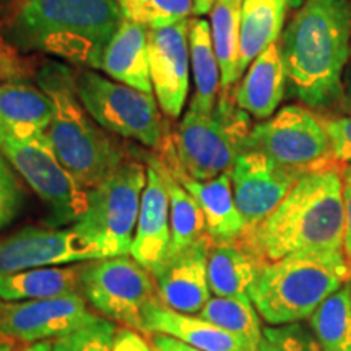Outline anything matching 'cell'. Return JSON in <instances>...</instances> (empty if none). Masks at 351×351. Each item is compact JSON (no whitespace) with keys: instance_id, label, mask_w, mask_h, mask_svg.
I'll use <instances>...</instances> for the list:
<instances>
[{"instance_id":"7c38bea8","label":"cell","mask_w":351,"mask_h":351,"mask_svg":"<svg viewBox=\"0 0 351 351\" xmlns=\"http://www.w3.org/2000/svg\"><path fill=\"white\" fill-rule=\"evenodd\" d=\"M95 258L104 254L73 226H25L0 238V275Z\"/></svg>"},{"instance_id":"9a60e30c","label":"cell","mask_w":351,"mask_h":351,"mask_svg":"<svg viewBox=\"0 0 351 351\" xmlns=\"http://www.w3.org/2000/svg\"><path fill=\"white\" fill-rule=\"evenodd\" d=\"M191 20L148 28V65L153 93L161 112L181 117L189 95Z\"/></svg>"},{"instance_id":"8992f818","label":"cell","mask_w":351,"mask_h":351,"mask_svg":"<svg viewBox=\"0 0 351 351\" xmlns=\"http://www.w3.org/2000/svg\"><path fill=\"white\" fill-rule=\"evenodd\" d=\"M251 130L247 112L236 104L234 98L230 99V95L223 93L213 111L189 108L171 140L186 173L197 181H208L230 173L245 150Z\"/></svg>"},{"instance_id":"1f68e13d","label":"cell","mask_w":351,"mask_h":351,"mask_svg":"<svg viewBox=\"0 0 351 351\" xmlns=\"http://www.w3.org/2000/svg\"><path fill=\"white\" fill-rule=\"evenodd\" d=\"M116 332L111 320L98 317L56 339L52 351H112Z\"/></svg>"},{"instance_id":"6da1fadb","label":"cell","mask_w":351,"mask_h":351,"mask_svg":"<svg viewBox=\"0 0 351 351\" xmlns=\"http://www.w3.org/2000/svg\"><path fill=\"white\" fill-rule=\"evenodd\" d=\"M241 243L261 263L291 254H345L343 176L337 165L304 173L289 194Z\"/></svg>"},{"instance_id":"b9f144b4","label":"cell","mask_w":351,"mask_h":351,"mask_svg":"<svg viewBox=\"0 0 351 351\" xmlns=\"http://www.w3.org/2000/svg\"><path fill=\"white\" fill-rule=\"evenodd\" d=\"M217 0H194V13L197 16H204L212 12Z\"/></svg>"},{"instance_id":"ac0fdd59","label":"cell","mask_w":351,"mask_h":351,"mask_svg":"<svg viewBox=\"0 0 351 351\" xmlns=\"http://www.w3.org/2000/svg\"><path fill=\"white\" fill-rule=\"evenodd\" d=\"M145 165L147 184L142 194L130 256L152 274L165 261L171 247L169 197L156 156L145 155Z\"/></svg>"},{"instance_id":"3957f363","label":"cell","mask_w":351,"mask_h":351,"mask_svg":"<svg viewBox=\"0 0 351 351\" xmlns=\"http://www.w3.org/2000/svg\"><path fill=\"white\" fill-rule=\"evenodd\" d=\"M124 19L119 0H25L7 13L3 38L16 51L98 70Z\"/></svg>"},{"instance_id":"5b68a950","label":"cell","mask_w":351,"mask_h":351,"mask_svg":"<svg viewBox=\"0 0 351 351\" xmlns=\"http://www.w3.org/2000/svg\"><path fill=\"white\" fill-rule=\"evenodd\" d=\"M346 283L345 254H291L258 267L249 298L269 326H287L309 319Z\"/></svg>"},{"instance_id":"603a6c76","label":"cell","mask_w":351,"mask_h":351,"mask_svg":"<svg viewBox=\"0 0 351 351\" xmlns=\"http://www.w3.org/2000/svg\"><path fill=\"white\" fill-rule=\"evenodd\" d=\"M262 263L241 241L213 243L208 247L207 276L215 296L249 298L257 270Z\"/></svg>"},{"instance_id":"4fadbf2b","label":"cell","mask_w":351,"mask_h":351,"mask_svg":"<svg viewBox=\"0 0 351 351\" xmlns=\"http://www.w3.org/2000/svg\"><path fill=\"white\" fill-rule=\"evenodd\" d=\"M96 319L78 291L47 300H0V340L49 341Z\"/></svg>"},{"instance_id":"d4e9b609","label":"cell","mask_w":351,"mask_h":351,"mask_svg":"<svg viewBox=\"0 0 351 351\" xmlns=\"http://www.w3.org/2000/svg\"><path fill=\"white\" fill-rule=\"evenodd\" d=\"M189 47H191V67L195 90L189 108L210 112L217 106L219 98L221 72H219V64L215 54L212 29L205 19L191 20Z\"/></svg>"},{"instance_id":"52a82bcc","label":"cell","mask_w":351,"mask_h":351,"mask_svg":"<svg viewBox=\"0 0 351 351\" xmlns=\"http://www.w3.org/2000/svg\"><path fill=\"white\" fill-rule=\"evenodd\" d=\"M145 184L147 165L127 160L106 181L88 191L85 212L72 226L104 257L129 256Z\"/></svg>"},{"instance_id":"ee69618b","label":"cell","mask_w":351,"mask_h":351,"mask_svg":"<svg viewBox=\"0 0 351 351\" xmlns=\"http://www.w3.org/2000/svg\"><path fill=\"white\" fill-rule=\"evenodd\" d=\"M350 283H351V267H350Z\"/></svg>"},{"instance_id":"cb8c5ba5","label":"cell","mask_w":351,"mask_h":351,"mask_svg":"<svg viewBox=\"0 0 351 351\" xmlns=\"http://www.w3.org/2000/svg\"><path fill=\"white\" fill-rule=\"evenodd\" d=\"M293 0H244L241 10L239 77L282 34L285 16Z\"/></svg>"},{"instance_id":"4316f807","label":"cell","mask_w":351,"mask_h":351,"mask_svg":"<svg viewBox=\"0 0 351 351\" xmlns=\"http://www.w3.org/2000/svg\"><path fill=\"white\" fill-rule=\"evenodd\" d=\"M244 0H217L210 12V29L221 72V93L230 90L239 80V36L241 10Z\"/></svg>"},{"instance_id":"44dd1931","label":"cell","mask_w":351,"mask_h":351,"mask_svg":"<svg viewBox=\"0 0 351 351\" xmlns=\"http://www.w3.org/2000/svg\"><path fill=\"white\" fill-rule=\"evenodd\" d=\"M98 70L112 80L153 93L148 65V28L124 19L101 54Z\"/></svg>"},{"instance_id":"30bf717a","label":"cell","mask_w":351,"mask_h":351,"mask_svg":"<svg viewBox=\"0 0 351 351\" xmlns=\"http://www.w3.org/2000/svg\"><path fill=\"white\" fill-rule=\"evenodd\" d=\"M80 288L101 315L143 333L145 311L160 301L150 271L129 256L86 263L80 269Z\"/></svg>"},{"instance_id":"8d00e7d4","label":"cell","mask_w":351,"mask_h":351,"mask_svg":"<svg viewBox=\"0 0 351 351\" xmlns=\"http://www.w3.org/2000/svg\"><path fill=\"white\" fill-rule=\"evenodd\" d=\"M112 351H152V346L134 328H119L114 337Z\"/></svg>"},{"instance_id":"e0dca14e","label":"cell","mask_w":351,"mask_h":351,"mask_svg":"<svg viewBox=\"0 0 351 351\" xmlns=\"http://www.w3.org/2000/svg\"><path fill=\"white\" fill-rule=\"evenodd\" d=\"M212 239L207 238L178 252H168L152 271L160 301L182 314H199L210 300L207 257Z\"/></svg>"},{"instance_id":"8fae6325","label":"cell","mask_w":351,"mask_h":351,"mask_svg":"<svg viewBox=\"0 0 351 351\" xmlns=\"http://www.w3.org/2000/svg\"><path fill=\"white\" fill-rule=\"evenodd\" d=\"M245 150L261 152L301 174L330 166L333 160L324 122L298 104L285 106L254 125Z\"/></svg>"},{"instance_id":"d6986e66","label":"cell","mask_w":351,"mask_h":351,"mask_svg":"<svg viewBox=\"0 0 351 351\" xmlns=\"http://www.w3.org/2000/svg\"><path fill=\"white\" fill-rule=\"evenodd\" d=\"M145 333H163L200 351H256L244 340L197 315L169 309L161 301L145 311Z\"/></svg>"},{"instance_id":"60d3db41","label":"cell","mask_w":351,"mask_h":351,"mask_svg":"<svg viewBox=\"0 0 351 351\" xmlns=\"http://www.w3.org/2000/svg\"><path fill=\"white\" fill-rule=\"evenodd\" d=\"M345 108L351 111V64L346 65L343 73V96H341Z\"/></svg>"},{"instance_id":"277c9868","label":"cell","mask_w":351,"mask_h":351,"mask_svg":"<svg viewBox=\"0 0 351 351\" xmlns=\"http://www.w3.org/2000/svg\"><path fill=\"white\" fill-rule=\"evenodd\" d=\"M34 78L54 103L46 137L57 160L85 191L99 186L129 160L124 148L83 108L72 69L44 62Z\"/></svg>"},{"instance_id":"2e32d148","label":"cell","mask_w":351,"mask_h":351,"mask_svg":"<svg viewBox=\"0 0 351 351\" xmlns=\"http://www.w3.org/2000/svg\"><path fill=\"white\" fill-rule=\"evenodd\" d=\"M155 152L174 178L199 204L207 223L210 239L213 243H234L241 239L245 232V221L236 207L230 173H223L208 181H197L179 163L169 132L161 147Z\"/></svg>"},{"instance_id":"74e56055","label":"cell","mask_w":351,"mask_h":351,"mask_svg":"<svg viewBox=\"0 0 351 351\" xmlns=\"http://www.w3.org/2000/svg\"><path fill=\"white\" fill-rule=\"evenodd\" d=\"M345 199V257L351 267V165L341 171Z\"/></svg>"},{"instance_id":"d6a6232c","label":"cell","mask_w":351,"mask_h":351,"mask_svg":"<svg viewBox=\"0 0 351 351\" xmlns=\"http://www.w3.org/2000/svg\"><path fill=\"white\" fill-rule=\"evenodd\" d=\"M257 351H320V348L311 327L296 322L263 328Z\"/></svg>"},{"instance_id":"7402d4cb","label":"cell","mask_w":351,"mask_h":351,"mask_svg":"<svg viewBox=\"0 0 351 351\" xmlns=\"http://www.w3.org/2000/svg\"><path fill=\"white\" fill-rule=\"evenodd\" d=\"M54 117V103L39 85L26 78L0 83V130L10 134L46 132Z\"/></svg>"},{"instance_id":"9c48e42d","label":"cell","mask_w":351,"mask_h":351,"mask_svg":"<svg viewBox=\"0 0 351 351\" xmlns=\"http://www.w3.org/2000/svg\"><path fill=\"white\" fill-rule=\"evenodd\" d=\"M0 152L47 208V226L75 223L86 208V194L57 160L46 132L10 134L0 130Z\"/></svg>"},{"instance_id":"5bb4252c","label":"cell","mask_w":351,"mask_h":351,"mask_svg":"<svg viewBox=\"0 0 351 351\" xmlns=\"http://www.w3.org/2000/svg\"><path fill=\"white\" fill-rule=\"evenodd\" d=\"M230 176L236 207L247 231L278 208L302 174L261 152L244 150L232 165Z\"/></svg>"},{"instance_id":"7bdbcfd3","label":"cell","mask_w":351,"mask_h":351,"mask_svg":"<svg viewBox=\"0 0 351 351\" xmlns=\"http://www.w3.org/2000/svg\"><path fill=\"white\" fill-rule=\"evenodd\" d=\"M21 2H25V0H0V12L2 10H5L7 13L12 12L13 8L20 5Z\"/></svg>"},{"instance_id":"f1b7e54d","label":"cell","mask_w":351,"mask_h":351,"mask_svg":"<svg viewBox=\"0 0 351 351\" xmlns=\"http://www.w3.org/2000/svg\"><path fill=\"white\" fill-rule=\"evenodd\" d=\"M320 351H351V283L328 296L309 317Z\"/></svg>"},{"instance_id":"f35d334b","label":"cell","mask_w":351,"mask_h":351,"mask_svg":"<svg viewBox=\"0 0 351 351\" xmlns=\"http://www.w3.org/2000/svg\"><path fill=\"white\" fill-rule=\"evenodd\" d=\"M0 351H52L51 341H21L3 339L0 340Z\"/></svg>"},{"instance_id":"4dcf8cb0","label":"cell","mask_w":351,"mask_h":351,"mask_svg":"<svg viewBox=\"0 0 351 351\" xmlns=\"http://www.w3.org/2000/svg\"><path fill=\"white\" fill-rule=\"evenodd\" d=\"M125 19L158 28L187 20L194 13V0H119Z\"/></svg>"},{"instance_id":"ffe728a7","label":"cell","mask_w":351,"mask_h":351,"mask_svg":"<svg viewBox=\"0 0 351 351\" xmlns=\"http://www.w3.org/2000/svg\"><path fill=\"white\" fill-rule=\"evenodd\" d=\"M287 86V70L280 41L270 44L244 72L234 91L236 104L256 119H269L282 103Z\"/></svg>"},{"instance_id":"836d02e7","label":"cell","mask_w":351,"mask_h":351,"mask_svg":"<svg viewBox=\"0 0 351 351\" xmlns=\"http://www.w3.org/2000/svg\"><path fill=\"white\" fill-rule=\"evenodd\" d=\"M13 166L0 152V231L19 218L25 205V189Z\"/></svg>"},{"instance_id":"ab89813d","label":"cell","mask_w":351,"mask_h":351,"mask_svg":"<svg viewBox=\"0 0 351 351\" xmlns=\"http://www.w3.org/2000/svg\"><path fill=\"white\" fill-rule=\"evenodd\" d=\"M152 341L155 351H200L194 348V346L173 339V337L163 335V333H153Z\"/></svg>"},{"instance_id":"7a4b0ae2","label":"cell","mask_w":351,"mask_h":351,"mask_svg":"<svg viewBox=\"0 0 351 351\" xmlns=\"http://www.w3.org/2000/svg\"><path fill=\"white\" fill-rule=\"evenodd\" d=\"M351 38L350 0H304L280 39L293 95L322 109L343 96Z\"/></svg>"},{"instance_id":"f546056e","label":"cell","mask_w":351,"mask_h":351,"mask_svg":"<svg viewBox=\"0 0 351 351\" xmlns=\"http://www.w3.org/2000/svg\"><path fill=\"white\" fill-rule=\"evenodd\" d=\"M197 315L244 340L257 351L263 328L251 298L213 296Z\"/></svg>"},{"instance_id":"d590c367","label":"cell","mask_w":351,"mask_h":351,"mask_svg":"<svg viewBox=\"0 0 351 351\" xmlns=\"http://www.w3.org/2000/svg\"><path fill=\"white\" fill-rule=\"evenodd\" d=\"M10 44L5 38L0 36V83L13 80V78H23V67L16 59L15 52L8 51Z\"/></svg>"},{"instance_id":"484cf974","label":"cell","mask_w":351,"mask_h":351,"mask_svg":"<svg viewBox=\"0 0 351 351\" xmlns=\"http://www.w3.org/2000/svg\"><path fill=\"white\" fill-rule=\"evenodd\" d=\"M80 269L41 267L0 275V300L29 301L47 300L78 291Z\"/></svg>"},{"instance_id":"e575fe53","label":"cell","mask_w":351,"mask_h":351,"mask_svg":"<svg viewBox=\"0 0 351 351\" xmlns=\"http://www.w3.org/2000/svg\"><path fill=\"white\" fill-rule=\"evenodd\" d=\"M322 122L335 163L351 165V116Z\"/></svg>"},{"instance_id":"83f0119b","label":"cell","mask_w":351,"mask_h":351,"mask_svg":"<svg viewBox=\"0 0 351 351\" xmlns=\"http://www.w3.org/2000/svg\"><path fill=\"white\" fill-rule=\"evenodd\" d=\"M156 156L158 166L165 178L166 189L169 197V219H171V247L169 252H178L189 245L210 238L207 231V223L202 213L199 204L173 173L168 169L160 156Z\"/></svg>"},{"instance_id":"ba28073f","label":"cell","mask_w":351,"mask_h":351,"mask_svg":"<svg viewBox=\"0 0 351 351\" xmlns=\"http://www.w3.org/2000/svg\"><path fill=\"white\" fill-rule=\"evenodd\" d=\"M77 96L104 130L158 150L168 130L152 93L135 90L104 73L83 69L75 73Z\"/></svg>"}]
</instances>
